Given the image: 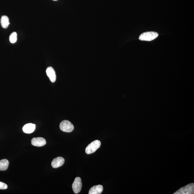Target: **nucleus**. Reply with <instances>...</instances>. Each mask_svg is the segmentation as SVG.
<instances>
[{
	"instance_id": "obj_1",
	"label": "nucleus",
	"mask_w": 194,
	"mask_h": 194,
	"mask_svg": "<svg viewBox=\"0 0 194 194\" xmlns=\"http://www.w3.org/2000/svg\"><path fill=\"white\" fill-rule=\"evenodd\" d=\"M157 32H146L143 33L139 37V40L145 41H151L158 36Z\"/></svg>"
},
{
	"instance_id": "obj_2",
	"label": "nucleus",
	"mask_w": 194,
	"mask_h": 194,
	"mask_svg": "<svg viewBox=\"0 0 194 194\" xmlns=\"http://www.w3.org/2000/svg\"><path fill=\"white\" fill-rule=\"evenodd\" d=\"M101 141L98 140L93 142L87 146L85 150L86 153L87 154H90L94 153L101 147Z\"/></svg>"
},
{
	"instance_id": "obj_3",
	"label": "nucleus",
	"mask_w": 194,
	"mask_h": 194,
	"mask_svg": "<svg viewBox=\"0 0 194 194\" xmlns=\"http://www.w3.org/2000/svg\"><path fill=\"white\" fill-rule=\"evenodd\" d=\"M60 128L63 132L69 133L74 130V127L69 121L64 120L60 123Z\"/></svg>"
},
{
	"instance_id": "obj_4",
	"label": "nucleus",
	"mask_w": 194,
	"mask_h": 194,
	"mask_svg": "<svg viewBox=\"0 0 194 194\" xmlns=\"http://www.w3.org/2000/svg\"><path fill=\"white\" fill-rule=\"evenodd\" d=\"M194 183H191L181 188L174 194H194Z\"/></svg>"
},
{
	"instance_id": "obj_5",
	"label": "nucleus",
	"mask_w": 194,
	"mask_h": 194,
	"mask_svg": "<svg viewBox=\"0 0 194 194\" xmlns=\"http://www.w3.org/2000/svg\"><path fill=\"white\" fill-rule=\"evenodd\" d=\"M82 187V183L81 179L80 177H77L72 184V188L74 192L78 194L81 191Z\"/></svg>"
},
{
	"instance_id": "obj_6",
	"label": "nucleus",
	"mask_w": 194,
	"mask_h": 194,
	"mask_svg": "<svg viewBox=\"0 0 194 194\" xmlns=\"http://www.w3.org/2000/svg\"><path fill=\"white\" fill-rule=\"evenodd\" d=\"M31 144L37 147H42L46 144L45 139L42 137L34 138L31 140Z\"/></svg>"
},
{
	"instance_id": "obj_7",
	"label": "nucleus",
	"mask_w": 194,
	"mask_h": 194,
	"mask_svg": "<svg viewBox=\"0 0 194 194\" xmlns=\"http://www.w3.org/2000/svg\"><path fill=\"white\" fill-rule=\"evenodd\" d=\"M65 160L63 158L58 157L54 159L51 162L52 167L57 168L61 166L64 164Z\"/></svg>"
},
{
	"instance_id": "obj_8",
	"label": "nucleus",
	"mask_w": 194,
	"mask_h": 194,
	"mask_svg": "<svg viewBox=\"0 0 194 194\" xmlns=\"http://www.w3.org/2000/svg\"><path fill=\"white\" fill-rule=\"evenodd\" d=\"M46 73L47 76L48 77L50 80L52 82H55L56 81V76L55 72L54 69L50 67L47 68Z\"/></svg>"
},
{
	"instance_id": "obj_9",
	"label": "nucleus",
	"mask_w": 194,
	"mask_h": 194,
	"mask_svg": "<svg viewBox=\"0 0 194 194\" xmlns=\"http://www.w3.org/2000/svg\"><path fill=\"white\" fill-rule=\"evenodd\" d=\"M35 128H36V125L34 124H28L25 125L23 128V131L25 133L30 134L34 132Z\"/></svg>"
},
{
	"instance_id": "obj_10",
	"label": "nucleus",
	"mask_w": 194,
	"mask_h": 194,
	"mask_svg": "<svg viewBox=\"0 0 194 194\" xmlns=\"http://www.w3.org/2000/svg\"><path fill=\"white\" fill-rule=\"evenodd\" d=\"M103 190V186L101 185H95L91 188L89 191V194H101Z\"/></svg>"
},
{
	"instance_id": "obj_11",
	"label": "nucleus",
	"mask_w": 194,
	"mask_h": 194,
	"mask_svg": "<svg viewBox=\"0 0 194 194\" xmlns=\"http://www.w3.org/2000/svg\"><path fill=\"white\" fill-rule=\"evenodd\" d=\"M1 23L2 27L4 29H7L10 24L9 18L6 16H3L1 20Z\"/></svg>"
},
{
	"instance_id": "obj_12",
	"label": "nucleus",
	"mask_w": 194,
	"mask_h": 194,
	"mask_svg": "<svg viewBox=\"0 0 194 194\" xmlns=\"http://www.w3.org/2000/svg\"><path fill=\"white\" fill-rule=\"evenodd\" d=\"M9 162L7 159H4L0 160V170L5 171L7 169Z\"/></svg>"
},
{
	"instance_id": "obj_13",
	"label": "nucleus",
	"mask_w": 194,
	"mask_h": 194,
	"mask_svg": "<svg viewBox=\"0 0 194 194\" xmlns=\"http://www.w3.org/2000/svg\"><path fill=\"white\" fill-rule=\"evenodd\" d=\"M17 40V34L16 32H12L10 35V41L12 44L15 43Z\"/></svg>"
},
{
	"instance_id": "obj_14",
	"label": "nucleus",
	"mask_w": 194,
	"mask_h": 194,
	"mask_svg": "<svg viewBox=\"0 0 194 194\" xmlns=\"http://www.w3.org/2000/svg\"><path fill=\"white\" fill-rule=\"evenodd\" d=\"M8 188V186L5 183L0 181V189H6Z\"/></svg>"
},
{
	"instance_id": "obj_15",
	"label": "nucleus",
	"mask_w": 194,
	"mask_h": 194,
	"mask_svg": "<svg viewBox=\"0 0 194 194\" xmlns=\"http://www.w3.org/2000/svg\"><path fill=\"white\" fill-rule=\"evenodd\" d=\"M53 1H57V0H53Z\"/></svg>"
}]
</instances>
